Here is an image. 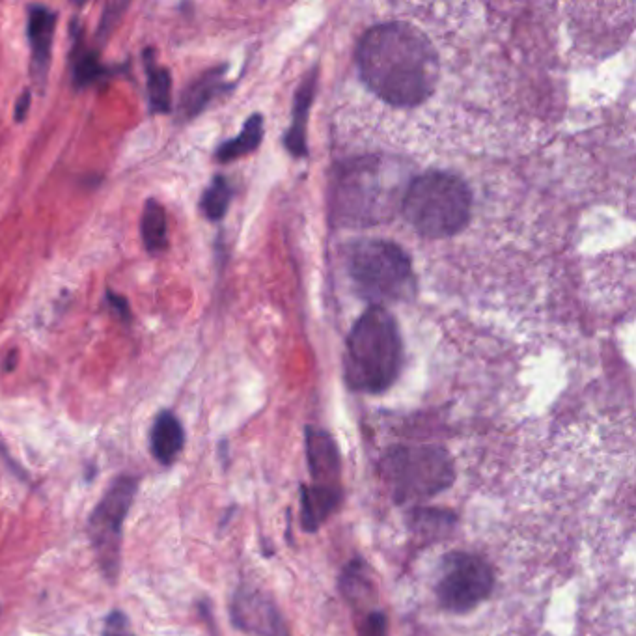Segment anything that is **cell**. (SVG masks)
<instances>
[{
	"label": "cell",
	"instance_id": "obj_3",
	"mask_svg": "<svg viewBox=\"0 0 636 636\" xmlns=\"http://www.w3.org/2000/svg\"><path fill=\"white\" fill-rule=\"evenodd\" d=\"M403 217L428 239L456 236L471 221L472 193L456 174L426 172L403 196Z\"/></svg>",
	"mask_w": 636,
	"mask_h": 636
},
{
	"label": "cell",
	"instance_id": "obj_25",
	"mask_svg": "<svg viewBox=\"0 0 636 636\" xmlns=\"http://www.w3.org/2000/svg\"><path fill=\"white\" fill-rule=\"evenodd\" d=\"M107 303L111 306L112 312L118 316V318L122 319L124 323H129L131 321V308H129V303H127V299L122 297V295H118V293H114V291H107Z\"/></svg>",
	"mask_w": 636,
	"mask_h": 636
},
{
	"label": "cell",
	"instance_id": "obj_1",
	"mask_svg": "<svg viewBox=\"0 0 636 636\" xmlns=\"http://www.w3.org/2000/svg\"><path fill=\"white\" fill-rule=\"evenodd\" d=\"M355 58L368 90L401 109L422 105L441 77L437 49L422 30L405 21H385L368 28Z\"/></svg>",
	"mask_w": 636,
	"mask_h": 636
},
{
	"label": "cell",
	"instance_id": "obj_2",
	"mask_svg": "<svg viewBox=\"0 0 636 636\" xmlns=\"http://www.w3.org/2000/svg\"><path fill=\"white\" fill-rule=\"evenodd\" d=\"M401 360L403 346L396 319L385 306H370L347 336V385L366 394L385 392L398 379Z\"/></svg>",
	"mask_w": 636,
	"mask_h": 636
},
{
	"label": "cell",
	"instance_id": "obj_26",
	"mask_svg": "<svg viewBox=\"0 0 636 636\" xmlns=\"http://www.w3.org/2000/svg\"><path fill=\"white\" fill-rule=\"evenodd\" d=\"M30 105H32V92L25 90L21 96L17 97V101H15V122H19V124L25 122L28 111H30Z\"/></svg>",
	"mask_w": 636,
	"mask_h": 636
},
{
	"label": "cell",
	"instance_id": "obj_8",
	"mask_svg": "<svg viewBox=\"0 0 636 636\" xmlns=\"http://www.w3.org/2000/svg\"><path fill=\"white\" fill-rule=\"evenodd\" d=\"M230 612L232 622L241 631L258 636H290L277 605L258 590H237Z\"/></svg>",
	"mask_w": 636,
	"mask_h": 636
},
{
	"label": "cell",
	"instance_id": "obj_11",
	"mask_svg": "<svg viewBox=\"0 0 636 636\" xmlns=\"http://www.w3.org/2000/svg\"><path fill=\"white\" fill-rule=\"evenodd\" d=\"M185 446V431L180 418L172 411H161L153 420L150 448L161 465L174 463Z\"/></svg>",
	"mask_w": 636,
	"mask_h": 636
},
{
	"label": "cell",
	"instance_id": "obj_16",
	"mask_svg": "<svg viewBox=\"0 0 636 636\" xmlns=\"http://www.w3.org/2000/svg\"><path fill=\"white\" fill-rule=\"evenodd\" d=\"M140 234L146 250L157 256L165 252L168 247V226H166V209L163 204L150 198L144 209H142V219H140Z\"/></svg>",
	"mask_w": 636,
	"mask_h": 636
},
{
	"label": "cell",
	"instance_id": "obj_22",
	"mask_svg": "<svg viewBox=\"0 0 636 636\" xmlns=\"http://www.w3.org/2000/svg\"><path fill=\"white\" fill-rule=\"evenodd\" d=\"M127 4H107L105 6V14L101 17V23H99V30H97V38L101 42H105L112 34L114 27L118 25V21L122 19Z\"/></svg>",
	"mask_w": 636,
	"mask_h": 636
},
{
	"label": "cell",
	"instance_id": "obj_9",
	"mask_svg": "<svg viewBox=\"0 0 636 636\" xmlns=\"http://www.w3.org/2000/svg\"><path fill=\"white\" fill-rule=\"evenodd\" d=\"M56 21H58V14L55 10L43 4L28 6L27 38L30 45V73L40 92H43L49 77Z\"/></svg>",
	"mask_w": 636,
	"mask_h": 636
},
{
	"label": "cell",
	"instance_id": "obj_20",
	"mask_svg": "<svg viewBox=\"0 0 636 636\" xmlns=\"http://www.w3.org/2000/svg\"><path fill=\"white\" fill-rule=\"evenodd\" d=\"M232 202V187L226 178L217 176L200 198V209L209 221H221Z\"/></svg>",
	"mask_w": 636,
	"mask_h": 636
},
{
	"label": "cell",
	"instance_id": "obj_13",
	"mask_svg": "<svg viewBox=\"0 0 636 636\" xmlns=\"http://www.w3.org/2000/svg\"><path fill=\"white\" fill-rule=\"evenodd\" d=\"M73 53H71V77L73 86L84 90L92 84L103 81L109 75V68L99 62V55L92 47L84 45L81 28H73Z\"/></svg>",
	"mask_w": 636,
	"mask_h": 636
},
{
	"label": "cell",
	"instance_id": "obj_15",
	"mask_svg": "<svg viewBox=\"0 0 636 636\" xmlns=\"http://www.w3.org/2000/svg\"><path fill=\"white\" fill-rule=\"evenodd\" d=\"M144 68H146L150 111L153 114H166L172 111V75L168 68L157 64L153 49H146L144 53Z\"/></svg>",
	"mask_w": 636,
	"mask_h": 636
},
{
	"label": "cell",
	"instance_id": "obj_27",
	"mask_svg": "<svg viewBox=\"0 0 636 636\" xmlns=\"http://www.w3.org/2000/svg\"><path fill=\"white\" fill-rule=\"evenodd\" d=\"M8 364H6V372H10V370H14V362H15V351H12L10 355H8Z\"/></svg>",
	"mask_w": 636,
	"mask_h": 636
},
{
	"label": "cell",
	"instance_id": "obj_12",
	"mask_svg": "<svg viewBox=\"0 0 636 636\" xmlns=\"http://www.w3.org/2000/svg\"><path fill=\"white\" fill-rule=\"evenodd\" d=\"M340 491L336 485H303L301 489V519L306 532H316L323 521L340 504Z\"/></svg>",
	"mask_w": 636,
	"mask_h": 636
},
{
	"label": "cell",
	"instance_id": "obj_10",
	"mask_svg": "<svg viewBox=\"0 0 636 636\" xmlns=\"http://www.w3.org/2000/svg\"><path fill=\"white\" fill-rule=\"evenodd\" d=\"M306 459L312 478L319 485H336L340 474V454L327 431L306 428Z\"/></svg>",
	"mask_w": 636,
	"mask_h": 636
},
{
	"label": "cell",
	"instance_id": "obj_19",
	"mask_svg": "<svg viewBox=\"0 0 636 636\" xmlns=\"http://www.w3.org/2000/svg\"><path fill=\"white\" fill-rule=\"evenodd\" d=\"M312 92H314V79L310 83H306L301 92L295 97V114H293V124L288 131V148L293 155H305V125L308 118V109H310V101H312Z\"/></svg>",
	"mask_w": 636,
	"mask_h": 636
},
{
	"label": "cell",
	"instance_id": "obj_17",
	"mask_svg": "<svg viewBox=\"0 0 636 636\" xmlns=\"http://www.w3.org/2000/svg\"><path fill=\"white\" fill-rule=\"evenodd\" d=\"M263 139V120L260 114H254L247 120V124L243 125V131L237 135L236 139L226 140L224 144L219 146V150L215 153V157L221 163H230L236 161L239 157L254 152Z\"/></svg>",
	"mask_w": 636,
	"mask_h": 636
},
{
	"label": "cell",
	"instance_id": "obj_6",
	"mask_svg": "<svg viewBox=\"0 0 636 636\" xmlns=\"http://www.w3.org/2000/svg\"><path fill=\"white\" fill-rule=\"evenodd\" d=\"M139 482L133 476H118L97 502L88 519V536L97 564L105 579L116 582L122 567V540L127 513L133 506Z\"/></svg>",
	"mask_w": 636,
	"mask_h": 636
},
{
	"label": "cell",
	"instance_id": "obj_5",
	"mask_svg": "<svg viewBox=\"0 0 636 636\" xmlns=\"http://www.w3.org/2000/svg\"><path fill=\"white\" fill-rule=\"evenodd\" d=\"M396 502L424 500L446 491L456 480L452 457L441 446H394L381 463Z\"/></svg>",
	"mask_w": 636,
	"mask_h": 636
},
{
	"label": "cell",
	"instance_id": "obj_23",
	"mask_svg": "<svg viewBox=\"0 0 636 636\" xmlns=\"http://www.w3.org/2000/svg\"><path fill=\"white\" fill-rule=\"evenodd\" d=\"M359 636H387V616L379 610L370 612L359 625Z\"/></svg>",
	"mask_w": 636,
	"mask_h": 636
},
{
	"label": "cell",
	"instance_id": "obj_14",
	"mask_svg": "<svg viewBox=\"0 0 636 636\" xmlns=\"http://www.w3.org/2000/svg\"><path fill=\"white\" fill-rule=\"evenodd\" d=\"M222 73H224V68L206 71L204 75L194 79L193 83L185 88L180 99V116H183L185 120H191L196 114H200L208 107L209 103L213 101V97L221 94L224 90Z\"/></svg>",
	"mask_w": 636,
	"mask_h": 636
},
{
	"label": "cell",
	"instance_id": "obj_24",
	"mask_svg": "<svg viewBox=\"0 0 636 636\" xmlns=\"http://www.w3.org/2000/svg\"><path fill=\"white\" fill-rule=\"evenodd\" d=\"M103 636H135L131 633V625L122 610H114L107 616Z\"/></svg>",
	"mask_w": 636,
	"mask_h": 636
},
{
	"label": "cell",
	"instance_id": "obj_4",
	"mask_svg": "<svg viewBox=\"0 0 636 636\" xmlns=\"http://www.w3.org/2000/svg\"><path fill=\"white\" fill-rule=\"evenodd\" d=\"M347 271L370 306L411 301L416 293L411 258L392 241H359L347 254Z\"/></svg>",
	"mask_w": 636,
	"mask_h": 636
},
{
	"label": "cell",
	"instance_id": "obj_21",
	"mask_svg": "<svg viewBox=\"0 0 636 636\" xmlns=\"http://www.w3.org/2000/svg\"><path fill=\"white\" fill-rule=\"evenodd\" d=\"M411 515V526L420 534L428 536H441L443 530L452 528L456 523L454 513L441 512V510H429V508H418L409 513Z\"/></svg>",
	"mask_w": 636,
	"mask_h": 636
},
{
	"label": "cell",
	"instance_id": "obj_7",
	"mask_svg": "<svg viewBox=\"0 0 636 636\" xmlns=\"http://www.w3.org/2000/svg\"><path fill=\"white\" fill-rule=\"evenodd\" d=\"M495 586V575L489 564L471 553L444 556L443 573L435 594L439 605L448 612L463 614L485 601Z\"/></svg>",
	"mask_w": 636,
	"mask_h": 636
},
{
	"label": "cell",
	"instance_id": "obj_18",
	"mask_svg": "<svg viewBox=\"0 0 636 636\" xmlns=\"http://www.w3.org/2000/svg\"><path fill=\"white\" fill-rule=\"evenodd\" d=\"M340 590L347 601L355 607L366 605L374 597V586L368 577V569L360 560H353L344 569L340 577Z\"/></svg>",
	"mask_w": 636,
	"mask_h": 636
}]
</instances>
